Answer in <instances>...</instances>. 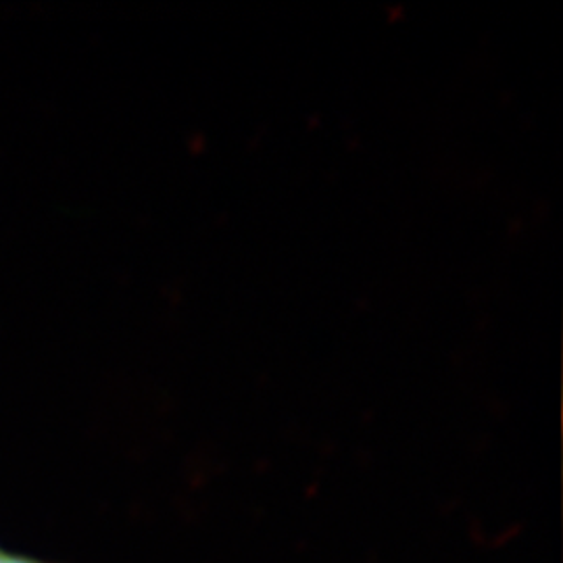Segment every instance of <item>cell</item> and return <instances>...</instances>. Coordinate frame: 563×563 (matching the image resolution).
<instances>
[{
  "instance_id": "1",
  "label": "cell",
  "mask_w": 563,
  "mask_h": 563,
  "mask_svg": "<svg viewBox=\"0 0 563 563\" xmlns=\"http://www.w3.org/2000/svg\"><path fill=\"white\" fill-rule=\"evenodd\" d=\"M0 563H48L38 558H30V555H23V553H15V551H9V549H2L0 547Z\"/></svg>"
}]
</instances>
